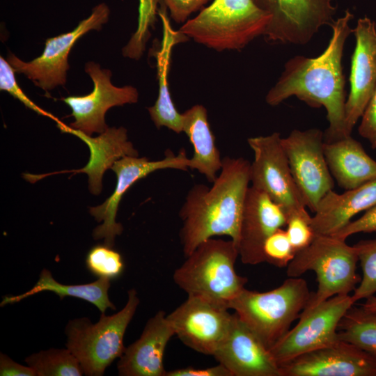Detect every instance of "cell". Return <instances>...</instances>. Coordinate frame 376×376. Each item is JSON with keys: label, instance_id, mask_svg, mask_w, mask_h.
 <instances>
[{"label": "cell", "instance_id": "1", "mask_svg": "<svg viewBox=\"0 0 376 376\" xmlns=\"http://www.w3.org/2000/svg\"><path fill=\"white\" fill-rule=\"evenodd\" d=\"M354 15L348 10L331 24L332 36L325 50L318 56H295L289 59L265 101L277 106L295 96L313 108L323 107L329 126L324 142L349 136L345 128V79L342 58L345 41L353 29L349 26ZM351 136V135H350Z\"/></svg>", "mask_w": 376, "mask_h": 376}, {"label": "cell", "instance_id": "2", "mask_svg": "<svg viewBox=\"0 0 376 376\" xmlns=\"http://www.w3.org/2000/svg\"><path fill=\"white\" fill-rule=\"evenodd\" d=\"M250 166L242 157H226L211 187L197 184L188 191L179 212L182 221L180 238L185 257L214 236L227 235L237 245Z\"/></svg>", "mask_w": 376, "mask_h": 376}, {"label": "cell", "instance_id": "3", "mask_svg": "<svg viewBox=\"0 0 376 376\" xmlns=\"http://www.w3.org/2000/svg\"><path fill=\"white\" fill-rule=\"evenodd\" d=\"M238 256V246L233 240L210 238L187 256L174 272L173 281L187 296L229 308L248 281L235 271Z\"/></svg>", "mask_w": 376, "mask_h": 376}, {"label": "cell", "instance_id": "4", "mask_svg": "<svg viewBox=\"0 0 376 376\" xmlns=\"http://www.w3.org/2000/svg\"><path fill=\"white\" fill-rule=\"evenodd\" d=\"M271 18L253 0H214L178 31L219 52L239 50L263 36Z\"/></svg>", "mask_w": 376, "mask_h": 376}, {"label": "cell", "instance_id": "5", "mask_svg": "<svg viewBox=\"0 0 376 376\" xmlns=\"http://www.w3.org/2000/svg\"><path fill=\"white\" fill-rule=\"evenodd\" d=\"M311 295L304 279L289 277L267 292L244 288L228 308L269 349L289 331Z\"/></svg>", "mask_w": 376, "mask_h": 376}, {"label": "cell", "instance_id": "6", "mask_svg": "<svg viewBox=\"0 0 376 376\" xmlns=\"http://www.w3.org/2000/svg\"><path fill=\"white\" fill-rule=\"evenodd\" d=\"M358 261L354 245L332 235H315L308 246L297 251L287 266V276L299 277L313 271L318 281L317 290L311 295L303 311L335 295L354 292L361 281L357 273Z\"/></svg>", "mask_w": 376, "mask_h": 376}, {"label": "cell", "instance_id": "7", "mask_svg": "<svg viewBox=\"0 0 376 376\" xmlns=\"http://www.w3.org/2000/svg\"><path fill=\"white\" fill-rule=\"evenodd\" d=\"M127 295V301L119 312L109 316L102 313L95 324L87 318H79L66 325V347L78 359L86 375H103L106 368L123 355V337L139 304L136 290H129Z\"/></svg>", "mask_w": 376, "mask_h": 376}, {"label": "cell", "instance_id": "8", "mask_svg": "<svg viewBox=\"0 0 376 376\" xmlns=\"http://www.w3.org/2000/svg\"><path fill=\"white\" fill-rule=\"evenodd\" d=\"M247 143L253 152L250 166L251 187L280 205L287 219L295 215L311 217L292 175L280 133L250 137Z\"/></svg>", "mask_w": 376, "mask_h": 376}, {"label": "cell", "instance_id": "9", "mask_svg": "<svg viewBox=\"0 0 376 376\" xmlns=\"http://www.w3.org/2000/svg\"><path fill=\"white\" fill-rule=\"evenodd\" d=\"M354 304L350 295H335L303 311L297 324L269 349L279 367L301 354L338 340L339 323Z\"/></svg>", "mask_w": 376, "mask_h": 376}, {"label": "cell", "instance_id": "10", "mask_svg": "<svg viewBox=\"0 0 376 376\" xmlns=\"http://www.w3.org/2000/svg\"><path fill=\"white\" fill-rule=\"evenodd\" d=\"M110 10L101 3L95 6L91 15L81 20L72 31L49 38L45 40L42 53L29 62H24L12 53L7 61L15 72L22 73L36 86L45 91L57 86H64L70 68L68 55L74 45L84 35L92 30L99 31L109 20Z\"/></svg>", "mask_w": 376, "mask_h": 376}, {"label": "cell", "instance_id": "11", "mask_svg": "<svg viewBox=\"0 0 376 376\" xmlns=\"http://www.w3.org/2000/svg\"><path fill=\"white\" fill-rule=\"evenodd\" d=\"M324 132L317 128L294 130L281 143L305 205L315 212L334 182L324 152Z\"/></svg>", "mask_w": 376, "mask_h": 376}, {"label": "cell", "instance_id": "12", "mask_svg": "<svg viewBox=\"0 0 376 376\" xmlns=\"http://www.w3.org/2000/svg\"><path fill=\"white\" fill-rule=\"evenodd\" d=\"M269 14L263 36L272 43L305 45L320 29L334 22L332 0H253Z\"/></svg>", "mask_w": 376, "mask_h": 376}, {"label": "cell", "instance_id": "13", "mask_svg": "<svg viewBox=\"0 0 376 376\" xmlns=\"http://www.w3.org/2000/svg\"><path fill=\"white\" fill-rule=\"evenodd\" d=\"M189 166L190 158L187 157L184 148H181L177 155L168 150L165 157L157 161L138 156H126L117 160L111 167L116 175L113 192L103 203L89 209L90 214L97 222L102 221L94 229L93 238L104 239V244L113 247L116 237L123 231L122 225L116 221V214L120 202L127 190L135 182L155 171L173 169L187 171Z\"/></svg>", "mask_w": 376, "mask_h": 376}, {"label": "cell", "instance_id": "14", "mask_svg": "<svg viewBox=\"0 0 376 376\" xmlns=\"http://www.w3.org/2000/svg\"><path fill=\"white\" fill-rule=\"evenodd\" d=\"M228 309L199 297L187 296L167 318L175 335L186 346L213 356L230 329L233 314Z\"/></svg>", "mask_w": 376, "mask_h": 376}, {"label": "cell", "instance_id": "15", "mask_svg": "<svg viewBox=\"0 0 376 376\" xmlns=\"http://www.w3.org/2000/svg\"><path fill=\"white\" fill-rule=\"evenodd\" d=\"M85 71L93 81V91L85 95H70L61 100L72 110L70 116L75 120L70 126L91 136L94 133L101 134L108 128L104 117L110 108L136 103L139 93L132 86L113 85L111 72L102 69L93 61L86 63Z\"/></svg>", "mask_w": 376, "mask_h": 376}, {"label": "cell", "instance_id": "16", "mask_svg": "<svg viewBox=\"0 0 376 376\" xmlns=\"http://www.w3.org/2000/svg\"><path fill=\"white\" fill-rule=\"evenodd\" d=\"M279 368L281 376H376V355L339 338Z\"/></svg>", "mask_w": 376, "mask_h": 376}, {"label": "cell", "instance_id": "17", "mask_svg": "<svg viewBox=\"0 0 376 376\" xmlns=\"http://www.w3.org/2000/svg\"><path fill=\"white\" fill-rule=\"evenodd\" d=\"M352 33L356 44L345 107V128L350 136L376 88V24L368 17L360 18Z\"/></svg>", "mask_w": 376, "mask_h": 376}, {"label": "cell", "instance_id": "18", "mask_svg": "<svg viewBox=\"0 0 376 376\" xmlns=\"http://www.w3.org/2000/svg\"><path fill=\"white\" fill-rule=\"evenodd\" d=\"M286 224L287 217L282 207L263 191L249 187L237 244L242 263L253 265L265 262L263 246L266 240Z\"/></svg>", "mask_w": 376, "mask_h": 376}, {"label": "cell", "instance_id": "19", "mask_svg": "<svg viewBox=\"0 0 376 376\" xmlns=\"http://www.w3.org/2000/svg\"><path fill=\"white\" fill-rule=\"evenodd\" d=\"M212 357L232 376H281L269 349L235 313L226 336Z\"/></svg>", "mask_w": 376, "mask_h": 376}, {"label": "cell", "instance_id": "20", "mask_svg": "<svg viewBox=\"0 0 376 376\" xmlns=\"http://www.w3.org/2000/svg\"><path fill=\"white\" fill-rule=\"evenodd\" d=\"M63 133L73 134L83 141L90 150V158L86 165L79 169L34 175L24 174V178L33 183L50 175L61 173H72V175L84 173L88 176V188L95 195L100 194L102 188V178L108 169L118 159L126 157H137L138 151L132 142L127 139V130L123 127H108L104 132L96 137H92L83 132L75 130L64 123L57 125Z\"/></svg>", "mask_w": 376, "mask_h": 376}, {"label": "cell", "instance_id": "21", "mask_svg": "<svg viewBox=\"0 0 376 376\" xmlns=\"http://www.w3.org/2000/svg\"><path fill=\"white\" fill-rule=\"evenodd\" d=\"M175 335L167 315L159 311L147 322L140 338L125 347L118 362L120 376H165L163 358Z\"/></svg>", "mask_w": 376, "mask_h": 376}, {"label": "cell", "instance_id": "22", "mask_svg": "<svg viewBox=\"0 0 376 376\" xmlns=\"http://www.w3.org/2000/svg\"><path fill=\"white\" fill-rule=\"evenodd\" d=\"M376 205V180L338 194L328 192L320 201L311 226L315 235H331L351 219Z\"/></svg>", "mask_w": 376, "mask_h": 376}, {"label": "cell", "instance_id": "23", "mask_svg": "<svg viewBox=\"0 0 376 376\" xmlns=\"http://www.w3.org/2000/svg\"><path fill=\"white\" fill-rule=\"evenodd\" d=\"M324 152L332 177L343 189H354L376 180V161L352 136L324 142Z\"/></svg>", "mask_w": 376, "mask_h": 376}, {"label": "cell", "instance_id": "24", "mask_svg": "<svg viewBox=\"0 0 376 376\" xmlns=\"http://www.w3.org/2000/svg\"><path fill=\"white\" fill-rule=\"evenodd\" d=\"M163 27L160 49L156 52L159 93L155 104L148 109L151 120L158 129L166 127L175 133L182 132V117L172 101L169 89L168 75L173 47L187 39L170 25L166 8L158 10Z\"/></svg>", "mask_w": 376, "mask_h": 376}, {"label": "cell", "instance_id": "25", "mask_svg": "<svg viewBox=\"0 0 376 376\" xmlns=\"http://www.w3.org/2000/svg\"><path fill=\"white\" fill-rule=\"evenodd\" d=\"M182 132L194 147L189 169L204 175L213 183L222 167L223 159L215 143V137L207 120L205 107L196 104L182 113Z\"/></svg>", "mask_w": 376, "mask_h": 376}, {"label": "cell", "instance_id": "26", "mask_svg": "<svg viewBox=\"0 0 376 376\" xmlns=\"http://www.w3.org/2000/svg\"><path fill=\"white\" fill-rule=\"evenodd\" d=\"M110 286V281L105 279H98L94 282L85 284H62L53 278L48 269H43L32 288L21 295L3 296L0 306L17 303L38 292L50 291L56 294L61 300L65 297H73L87 301L95 305L102 313H104L107 308H116L109 298Z\"/></svg>", "mask_w": 376, "mask_h": 376}, {"label": "cell", "instance_id": "27", "mask_svg": "<svg viewBox=\"0 0 376 376\" xmlns=\"http://www.w3.org/2000/svg\"><path fill=\"white\" fill-rule=\"evenodd\" d=\"M353 306L339 323L338 338L376 355V313Z\"/></svg>", "mask_w": 376, "mask_h": 376}, {"label": "cell", "instance_id": "28", "mask_svg": "<svg viewBox=\"0 0 376 376\" xmlns=\"http://www.w3.org/2000/svg\"><path fill=\"white\" fill-rule=\"evenodd\" d=\"M25 362L36 376H80L84 373L79 361L68 348L42 350L27 357Z\"/></svg>", "mask_w": 376, "mask_h": 376}, {"label": "cell", "instance_id": "29", "mask_svg": "<svg viewBox=\"0 0 376 376\" xmlns=\"http://www.w3.org/2000/svg\"><path fill=\"white\" fill-rule=\"evenodd\" d=\"M158 2L159 0H139L137 29L123 49L124 56L138 60L143 55L150 36V29L158 13Z\"/></svg>", "mask_w": 376, "mask_h": 376}, {"label": "cell", "instance_id": "30", "mask_svg": "<svg viewBox=\"0 0 376 376\" xmlns=\"http://www.w3.org/2000/svg\"><path fill=\"white\" fill-rule=\"evenodd\" d=\"M363 276L352 295L356 303L376 293V238L361 240L354 245Z\"/></svg>", "mask_w": 376, "mask_h": 376}, {"label": "cell", "instance_id": "31", "mask_svg": "<svg viewBox=\"0 0 376 376\" xmlns=\"http://www.w3.org/2000/svg\"><path fill=\"white\" fill-rule=\"evenodd\" d=\"M86 265L98 279L109 281L118 279L124 269L121 254L104 243L97 244L88 251Z\"/></svg>", "mask_w": 376, "mask_h": 376}, {"label": "cell", "instance_id": "32", "mask_svg": "<svg viewBox=\"0 0 376 376\" xmlns=\"http://www.w3.org/2000/svg\"><path fill=\"white\" fill-rule=\"evenodd\" d=\"M15 71L11 65L1 56H0V90L6 91L14 98L20 101L26 107L33 111L40 116H45L59 125L63 122L54 114L42 109L33 102L18 85Z\"/></svg>", "mask_w": 376, "mask_h": 376}, {"label": "cell", "instance_id": "33", "mask_svg": "<svg viewBox=\"0 0 376 376\" xmlns=\"http://www.w3.org/2000/svg\"><path fill=\"white\" fill-rule=\"evenodd\" d=\"M265 260L277 267H287L293 259L295 251L285 229L281 228L272 233L263 246Z\"/></svg>", "mask_w": 376, "mask_h": 376}, {"label": "cell", "instance_id": "34", "mask_svg": "<svg viewBox=\"0 0 376 376\" xmlns=\"http://www.w3.org/2000/svg\"><path fill=\"white\" fill-rule=\"evenodd\" d=\"M310 217L299 215L287 219L285 231L295 253L308 246L315 235L311 226Z\"/></svg>", "mask_w": 376, "mask_h": 376}, {"label": "cell", "instance_id": "35", "mask_svg": "<svg viewBox=\"0 0 376 376\" xmlns=\"http://www.w3.org/2000/svg\"><path fill=\"white\" fill-rule=\"evenodd\" d=\"M375 231L376 205L366 210L361 217L354 221H351L345 226L331 235L346 240L349 236L357 233Z\"/></svg>", "mask_w": 376, "mask_h": 376}, {"label": "cell", "instance_id": "36", "mask_svg": "<svg viewBox=\"0 0 376 376\" xmlns=\"http://www.w3.org/2000/svg\"><path fill=\"white\" fill-rule=\"evenodd\" d=\"M358 131L376 149V88L361 118Z\"/></svg>", "mask_w": 376, "mask_h": 376}, {"label": "cell", "instance_id": "37", "mask_svg": "<svg viewBox=\"0 0 376 376\" xmlns=\"http://www.w3.org/2000/svg\"><path fill=\"white\" fill-rule=\"evenodd\" d=\"M209 0H163L172 19L178 23L187 21L193 13L200 9Z\"/></svg>", "mask_w": 376, "mask_h": 376}, {"label": "cell", "instance_id": "38", "mask_svg": "<svg viewBox=\"0 0 376 376\" xmlns=\"http://www.w3.org/2000/svg\"><path fill=\"white\" fill-rule=\"evenodd\" d=\"M165 376H232L223 365L207 368L185 367L166 371Z\"/></svg>", "mask_w": 376, "mask_h": 376}, {"label": "cell", "instance_id": "39", "mask_svg": "<svg viewBox=\"0 0 376 376\" xmlns=\"http://www.w3.org/2000/svg\"><path fill=\"white\" fill-rule=\"evenodd\" d=\"M0 375L1 376H36V372L30 366H22L9 357L1 352L0 354Z\"/></svg>", "mask_w": 376, "mask_h": 376}, {"label": "cell", "instance_id": "40", "mask_svg": "<svg viewBox=\"0 0 376 376\" xmlns=\"http://www.w3.org/2000/svg\"><path fill=\"white\" fill-rule=\"evenodd\" d=\"M366 299L361 307L368 311L376 313V297L373 295Z\"/></svg>", "mask_w": 376, "mask_h": 376}]
</instances>
